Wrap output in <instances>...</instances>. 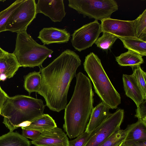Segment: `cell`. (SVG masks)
I'll return each instance as SVG.
<instances>
[{
    "label": "cell",
    "instance_id": "1",
    "mask_svg": "<svg viewBox=\"0 0 146 146\" xmlns=\"http://www.w3.org/2000/svg\"><path fill=\"white\" fill-rule=\"evenodd\" d=\"M81 62L77 54L66 49L46 67H39L41 79L37 93L50 110L59 112L65 109L70 84Z\"/></svg>",
    "mask_w": 146,
    "mask_h": 146
},
{
    "label": "cell",
    "instance_id": "2",
    "mask_svg": "<svg viewBox=\"0 0 146 146\" xmlns=\"http://www.w3.org/2000/svg\"><path fill=\"white\" fill-rule=\"evenodd\" d=\"M76 76L73 94L65 109L63 127L71 139L85 131L93 108L94 93L90 79L81 72Z\"/></svg>",
    "mask_w": 146,
    "mask_h": 146
},
{
    "label": "cell",
    "instance_id": "3",
    "mask_svg": "<svg viewBox=\"0 0 146 146\" xmlns=\"http://www.w3.org/2000/svg\"><path fill=\"white\" fill-rule=\"evenodd\" d=\"M45 107L40 99L22 95L9 97L1 109L3 123L10 132L13 131L22 123L43 114Z\"/></svg>",
    "mask_w": 146,
    "mask_h": 146
},
{
    "label": "cell",
    "instance_id": "4",
    "mask_svg": "<svg viewBox=\"0 0 146 146\" xmlns=\"http://www.w3.org/2000/svg\"><path fill=\"white\" fill-rule=\"evenodd\" d=\"M83 65L95 92L102 102L110 109H116L121 103L120 95L111 82L99 57L91 52L86 56Z\"/></svg>",
    "mask_w": 146,
    "mask_h": 146
},
{
    "label": "cell",
    "instance_id": "5",
    "mask_svg": "<svg viewBox=\"0 0 146 146\" xmlns=\"http://www.w3.org/2000/svg\"><path fill=\"white\" fill-rule=\"evenodd\" d=\"M13 54L20 67H42L44 60L53 51L38 44L27 31L17 33Z\"/></svg>",
    "mask_w": 146,
    "mask_h": 146
},
{
    "label": "cell",
    "instance_id": "6",
    "mask_svg": "<svg viewBox=\"0 0 146 146\" xmlns=\"http://www.w3.org/2000/svg\"><path fill=\"white\" fill-rule=\"evenodd\" d=\"M68 6L84 16L96 20L110 18L118 6L114 0H69Z\"/></svg>",
    "mask_w": 146,
    "mask_h": 146
},
{
    "label": "cell",
    "instance_id": "7",
    "mask_svg": "<svg viewBox=\"0 0 146 146\" xmlns=\"http://www.w3.org/2000/svg\"><path fill=\"white\" fill-rule=\"evenodd\" d=\"M124 111L118 109L110 113L106 119L90 133L84 146H98L120 129L123 121Z\"/></svg>",
    "mask_w": 146,
    "mask_h": 146
},
{
    "label": "cell",
    "instance_id": "8",
    "mask_svg": "<svg viewBox=\"0 0 146 146\" xmlns=\"http://www.w3.org/2000/svg\"><path fill=\"white\" fill-rule=\"evenodd\" d=\"M37 13L35 0H23L9 18L6 30L17 33L26 31L36 18Z\"/></svg>",
    "mask_w": 146,
    "mask_h": 146
},
{
    "label": "cell",
    "instance_id": "9",
    "mask_svg": "<svg viewBox=\"0 0 146 146\" xmlns=\"http://www.w3.org/2000/svg\"><path fill=\"white\" fill-rule=\"evenodd\" d=\"M101 32L100 24L97 20L84 25L73 33L72 46L79 52L85 50L95 43Z\"/></svg>",
    "mask_w": 146,
    "mask_h": 146
},
{
    "label": "cell",
    "instance_id": "10",
    "mask_svg": "<svg viewBox=\"0 0 146 146\" xmlns=\"http://www.w3.org/2000/svg\"><path fill=\"white\" fill-rule=\"evenodd\" d=\"M101 21L102 32L110 33L118 38H137L135 32L134 20H122L110 17Z\"/></svg>",
    "mask_w": 146,
    "mask_h": 146
},
{
    "label": "cell",
    "instance_id": "11",
    "mask_svg": "<svg viewBox=\"0 0 146 146\" xmlns=\"http://www.w3.org/2000/svg\"><path fill=\"white\" fill-rule=\"evenodd\" d=\"M63 1V0H38L36 4L37 13L43 14L53 22H60L66 13Z\"/></svg>",
    "mask_w": 146,
    "mask_h": 146
},
{
    "label": "cell",
    "instance_id": "12",
    "mask_svg": "<svg viewBox=\"0 0 146 146\" xmlns=\"http://www.w3.org/2000/svg\"><path fill=\"white\" fill-rule=\"evenodd\" d=\"M68 138L61 128L57 127L41 133L31 143L36 146H69Z\"/></svg>",
    "mask_w": 146,
    "mask_h": 146
},
{
    "label": "cell",
    "instance_id": "13",
    "mask_svg": "<svg viewBox=\"0 0 146 146\" xmlns=\"http://www.w3.org/2000/svg\"><path fill=\"white\" fill-rule=\"evenodd\" d=\"M70 37V34L65 29L50 27L44 28L41 30L38 38L44 45L67 43Z\"/></svg>",
    "mask_w": 146,
    "mask_h": 146
},
{
    "label": "cell",
    "instance_id": "14",
    "mask_svg": "<svg viewBox=\"0 0 146 146\" xmlns=\"http://www.w3.org/2000/svg\"><path fill=\"white\" fill-rule=\"evenodd\" d=\"M20 67L13 53L7 52L0 57V81L12 78Z\"/></svg>",
    "mask_w": 146,
    "mask_h": 146
},
{
    "label": "cell",
    "instance_id": "15",
    "mask_svg": "<svg viewBox=\"0 0 146 146\" xmlns=\"http://www.w3.org/2000/svg\"><path fill=\"white\" fill-rule=\"evenodd\" d=\"M110 109L102 102L93 108L85 131L91 133L109 115Z\"/></svg>",
    "mask_w": 146,
    "mask_h": 146
},
{
    "label": "cell",
    "instance_id": "16",
    "mask_svg": "<svg viewBox=\"0 0 146 146\" xmlns=\"http://www.w3.org/2000/svg\"><path fill=\"white\" fill-rule=\"evenodd\" d=\"M122 80L125 94L131 99L138 107L145 100L135 79L131 75L123 74Z\"/></svg>",
    "mask_w": 146,
    "mask_h": 146
},
{
    "label": "cell",
    "instance_id": "17",
    "mask_svg": "<svg viewBox=\"0 0 146 146\" xmlns=\"http://www.w3.org/2000/svg\"><path fill=\"white\" fill-rule=\"evenodd\" d=\"M57 127L54 120L50 115L43 114L30 121L29 125L22 129H30L38 131L42 133Z\"/></svg>",
    "mask_w": 146,
    "mask_h": 146
},
{
    "label": "cell",
    "instance_id": "18",
    "mask_svg": "<svg viewBox=\"0 0 146 146\" xmlns=\"http://www.w3.org/2000/svg\"><path fill=\"white\" fill-rule=\"evenodd\" d=\"M124 141H146V122L141 120L128 125Z\"/></svg>",
    "mask_w": 146,
    "mask_h": 146
},
{
    "label": "cell",
    "instance_id": "19",
    "mask_svg": "<svg viewBox=\"0 0 146 146\" xmlns=\"http://www.w3.org/2000/svg\"><path fill=\"white\" fill-rule=\"evenodd\" d=\"M31 143L22 135L9 132L0 136V146H30Z\"/></svg>",
    "mask_w": 146,
    "mask_h": 146
},
{
    "label": "cell",
    "instance_id": "20",
    "mask_svg": "<svg viewBox=\"0 0 146 146\" xmlns=\"http://www.w3.org/2000/svg\"><path fill=\"white\" fill-rule=\"evenodd\" d=\"M116 61L121 66L137 67L144 62L142 56L137 53L129 50L115 57Z\"/></svg>",
    "mask_w": 146,
    "mask_h": 146
},
{
    "label": "cell",
    "instance_id": "21",
    "mask_svg": "<svg viewBox=\"0 0 146 146\" xmlns=\"http://www.w3.org/2000/svg\"><path fill=\"white\" fill-rule=\"evenodd\" d=\"M122 42L125 48L134 51L142 57L146 56V41L137 38H118Z\"/></svg>",
    "mask_w": 146,
    "mask_h": 146
},
{
    "label": "cell",
    "instance_id": "22",
    "mask_svg": "<svg viewBox=\"0 0 146 146\" xmlns=\"http://www.w3.org/2000/svg\"><path fill=\"white\" fill-rule=\"evenodd\" d=\"M41 79L40 71L29 73L24 78V86L25 89L29 94L34 92L37 93L40 89Z\"/></svg>",
    "mask_w": 146,
    "mask_h": 146
},
{
    "label": "cell",
    "instance_id": "23",
    "mask_svg": "<svg viewBox=\"0 0 146 146\" xmlns=\"http://www.w3.org/2000/svg\"><path fill=\"white\" fill-rule=\"evenodd\" d=\"M23 0H17L0 12V33L6 31V27L11 15Z\"/></svg>",
    "mask_w": 146,
    "mask_h": 146
},
{
    "label": "cell",
    "instance_id": "24",
    "mask_svg": "<svg viewBox=\"0 0 146 146\" xmlns=\"http://www.w3.org/2000/svg\"><path fill=\"white\" fill-rule=\"evenodd\" d=\"M134 27L137 37L146 41V9L134 20Z\"/></svg>",
    "mask_w": 146,
    "mask_h": 146
},
{
    "label": "cell",
    "instance_id": "25",
    "mask_svg": "<svg viewBox=\"0 0 146 146\" xmlns=\"http://www.w3.org/2000/svg\"><path fill=\"white\" fill-rule=\"evenodd\" d=\"M127 131L120 129L98 146H119L124 141Z\"/></svg>",
    "mask_w": 146,
    "mask_h": 146
},
{
    "label": "cell",
    "instance_id": "26",
    "mask_svg": "<svg viewBox=\"0 0 146 146\" xmlns=\"http://www.w3.org/2000/svg\"><path fill=\"white\" fill-rule=\"evenodd\" d=\"M102 33V35L97 39L94 43L97 47L104 50H107L111 47L118 38L109 33Z\"/></svg>",
    "mask_w": 146,
    "mask_h": 146
},
{
    "label": "cell",
    "instance_id": "27",
    "mask_svg": "<svg viewBox=\"0 0 146 146\" xmlns=\"http://www.w3.org/2000/svg\"><path fill=\"white\" fill-rule=\"evenodd\" d=\"M132 76L134 78L143 95L144 100L146 99V73L140 66L137 67L133 72Z\"/></svg>",
    "mask_w": 146,
    "mask_h": 146
},
{
    "label": "cell",
    "instance_id": "28",
    "mask_svg": "<svg viewBox=\"0 0 146 146\" xmlns=\"http://www.w3.org/2000/svg\"><path fill=\"white\" fill-rule=\"evenodd\" d=\"M90 133L85 131L75 139L69 141V146H84L88 140Z\"/></svg>",
    "mask_w": 146,
    "mask_h": 146
},
{
    "label": "cell",
    "instance_id": "29",
    "mask_svg": "<svg viewBox=\"0 0 146 146\" xmlns=\"http://www.w3.org/2000/svg\"><path fill=\"white\" fill-rule=\"evenodd\" d=\"M135 116L138 120H141L146 122V100L140 104L136 110Z\"/></svg>",
    "mask_w": 146,
    "mask_h": 146
},
{
    "label": "cell",
    "instance_id": "30",
    "mask_svg": "<svg viewBox=\"0 0 146 146\" xmlns=\"http://www.w3.org/2000/svg\"><path fill=\"white\" fill-rule=\"evenodd\" d=\"M22 135L26 138H29L34 141L36 139L41 133L40 132L35 130L22 129Z\"/></svg>",
    "mask_w": 146,
    "mask_h": 146
},
{
    "label": "cell",
    "instance_id": "31",
    "mask_svg": "<svg viewBox=\"0 0 146 146\" xmlns=\"http://www.w3.org/2000/svg\"><path fill=\"white\" fill-rule=\"evenodd\" d=\"M119 146H146V141H125Z\"/></svg>",
    "mask_w": 146,
    "mask_h": 146
},
{
    "label": "cell",
    "instance_id": "32",
    "mask_svg": "<svg viewBox=\"0 0 146 146\" xmlns=\"http://www.w3.org/2000/svg\"><path fill=\"white\" fill-rule=\"evenodd\" d=\"M9 97L0 86V107L1 109L5 102Z\"/></svg>",
    "mask_w": 146,
    "mask_h": 146
},
{
    "label": "cell",
    "instance_id": "33",
    "mask_svg": "<svg viewBox=\"0 0 146 146\" xmlns=\"http://www.w3.org/2000/svg\"><path fill=\"white\" fill-rule=\"evenodd\" d=\"M7 52L5 51L0 47V57L3 56Z\"/></svg>",
    "mask_w": 146,
    "mask_h": 146
},
{
    "label": "cell",
    "instance_id": "34",
    "mask_svg": "<svg viewBox=\"0 0 146 146\" xmlns=\"http://www.w3.org/2000/svg\"><path fill=\"white\" fill-rule=\"evenodd\" d=\"M5 1V0H0V1H3V2H4Z\"/></svg>",
    "mask_w": 146,
    "mask_h": 146
},
{
    "label": "cell",
    "instance_id": "35",
    "mask_svg": "<svg viewBox=\"0 0 146 146\" xmlns=\"http://www.w3.org/2000/svg\"><path fill=\"white\" fill-rule=\"evenodd\" d=\"M1 108L0 107V115H1Z\"/></svg>",
    "mask_w": 146,
    "mask_h": 146
}]
</instances>
